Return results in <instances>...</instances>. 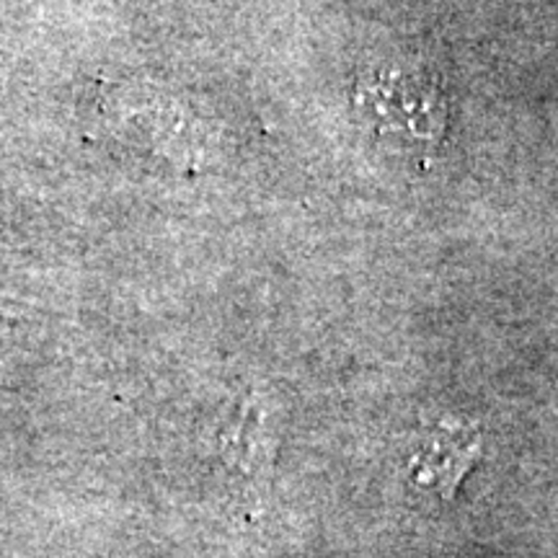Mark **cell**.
I'll return each instance as SVG.
<instances>
[{
	"label": "cell",
	"mask_w": 558,
	"mask_h": 558,
	"mask_svg": "<svg viewBox=\"0 0 558 558\" xmlns=\"http://www.w3.org/2000/svg\"><path fill=\"white\" fill-rule=\"evenodd\" d=\"M360 109L375 135L399 150H424L442 135L445 101L427 73H367Z\"/></svg>",
	"instance_id": "cell-1"
}]
</instances>
